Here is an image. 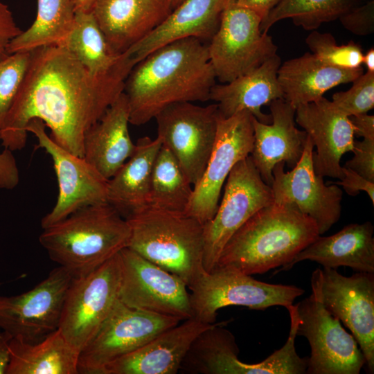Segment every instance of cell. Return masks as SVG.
Listing matches in <instances>:
<instances>
[{
	"label": "cell",
	"mask_w": 374,
	"mask_h": 374,
	"mask_svg": "<svg viewBox=\"0 0 374 374\" xmlns=\"http://www.w3.org/2000/svg\"><path fill=\"white\" fill-rule=\"evenodd\" d=\"M21 32L8 5L0 0V60L8 55L7 47L9 43Z\"/></svg>",
	"instance_id": "60d3db41"
},
{
	"label": "cell",
	"mask_w": 374,
	"mask_h": 374,
	"mask_svg": "<svg viewBox=\"0 0 374 374\" xmlns=\"http://www.w3.org/2000/svg\"><path fill=\"white\" fill-rule=\"evenodd\" d=\"M172 8H176L179 3H181L184 0H170Z\"/></svg>",
	"instance_id": "c3c4849f"
},
{
	"label": "cell",
	"mask_w": 374,
	"mask_h": 374,
	"mask_svg": "<svg viewBox=\"0 0 374 374\" xmlns=\"http://www.w3.org/2000/svg\"><path fill=\"white\" fill-rule=\"evenodd\" d=\"M72 278L58 266L31 290L15 296H0V330L29 343L57 330Z\"/></svg>",
	"instance_id": "ac0fdd59"
},
{
	"label": "cell",
	"mask_w": 374,
	"mask_h": 374,
	"mask_svg": "<svg viewBox=\"0 0 374 374\" xmlns=\"http://www.w3.org/2000/svg\"><path fill=\"white\" fill-rule=\"evenodd\" d=\"M226 321L214 323L191 344L179 371L187 374H303L307 359L295 348V337L289 335L284 346L267 358L247 364L238 358L234 335L225 328Z\"/></svg>",
	"instance_id": "52a82bcc"
},
{
	"label": "cell",
	"mask_w": 374,
	"mask_h": 374,
	"mask_svg": "<svg viewBox=\"0 0 374 374\" xmlns=\"http://www.w3.org/2000/svg\"><path fill=\"white\" fill-rule=\"evenodd\" d=\"M223 9L222 0H184L126 52L137 63L153 51L179 39L195 37L209 42L219 27Z\"/></svg>",
	"instance_id": "4316f807"
},
{
	"label": "cell",
	"mask_w": 374,
	"mask_h": 374,
	"mask_svg": "<svg viewBox=\"0 0 374 374\" xmlns=\"http://www.w3.org/2000/svg\"><path fill=\"white\" fill-rule=\"evenodd\" d=\"M339 19L350 32L359 36L374 32V0L355 6L341 15Z\"/></svg>",
	"instance_id": "74e56055"
},
{
	"label": "cell",
	"mask_w": 374,
	"mask_h": 374,
	"mask_svg": "<svg viewBox=\"0 0 374 374\" xmlns=\"http://www.w3.org/2000/svg\"><path fill=\"white\" fill-rule=\"evenodd\" d=\"M120 253L93 271L72 278L58 328L80 353L91 341L118 299Z\"/></svg>",
	"instance_id": "30bf717a"
},
{
	"label": "cell",
	"mask_w": 374,
	"mask_h": 374,
	"mask_svg": "<svg viewBox=\"0 0 374 374\" xmlns=\"http://www.w3.org/2000/svg\"><path fill=\"white\" fill-rule=\"evenodd\" d=\"M373 231V225L368 221L348 224L330 236L319 235L274 274L288 271L303 260L316 262L326 268L348 267L357 272L374 273Z\"/></svg>",
	"instance_id": "d4e9b609"
},
{
	"label": "cell",
	"mask_w": 374,
	"mask_h": 374,
	"mask_svg": "<svg viewBox=\"0 0 374 374\" xmlns=\"http://www.w3.org/2000/svg\"><path fill=\"white\" fill-rule=\"evenodd\" d=\"M359 2L360 1H364V2H366V1H371V0H358Z\"/></svg>",
	"instance_id": "681fc988"
},
{
	"label": "cell",
	"mask_w": 374,
	"mask_h": 374,
	"mask_svg": "<svg viewBox=\"0 0 374 374\" xmlns=\"http://www.w3.org/2000/svg\"><path fill=\"white\" fill-rule=\"evenodd\" d=\"M127 220L108 203L81 208L43 229L39 241L73 278L84 276L128 247Z\"/></svg>",
	"instance_id": "277c9868"
},
{
	"label": "cell",
	"mask_w": 374,
	"mask_h": 374,
	"mask_svg": "<svg viewBox=\"0 0 374 374\" xmlns=\"http://www.w3.org/2000/svg\"><path fill=\"white\" fill-rule=\"evenodd\" d=\"M57 45L67 49L94 74L108 71L123 55L110 48L92 11L76 10L70 33Z\"/></svg>",
	"instance_id": "1f68e13d"
},
{
	"label": "cell",
	"mask_w": 374,
	"mask_h": 374,
	"mask_svg": "<svg viewBox=\"0 0 374 374\" xmlns=\"http://www.w3.org/2000/svg\"><path fill=\"white\" fill-rule=\"evenodd\" d=\"M358 0H280L262 21L260 29L267 33L276 22L290 18L307 30H317L323 23L339 18Z\"/></svg>",
	"instance_id": "836d02e7"
},
{
	"label": "cell",
	"mask_w": 374,
	"mask_h": 374,
	"mask_svg": "<svg viewBox=\"0 0 374 374\" xmlns=\"http://www.w3.org/2000/svg\"><path fill=\"white\" fill-rule=\"evenodd\" d=\"M295 121L317 148L312 154L315 172L321 177H344L341 157L353 152L354 129L350 117L324 97L296 108Z\"/></svg>",
	"instance_id": "ffe728a7"
},
{
	"label": "cell",
	"mask_w": 374,
	"mask_h": 374,
	"mask_svg": "<svg viewBox=\"0 0 374 374\" xmlns=\"http://www.w3.org/2000/svg\"><path fill=\"white\" fill-rule=\"evenodd\" d=\"M193 191L179 162L161 145L152 168L148 205L170 211L185 213Z\"/></svg>",
	"instance_id": "d6a6232c"
},
{
	"label": "cell",
	"mask_w": 374,
	"mask_h": 374,
	"mask_svg": "<svg viewBox=\"0 0 374 374\" xmlns=\"http://www.w3.org/2000/svg\"><path fill=\"white\" fill-rule=\"evenodd\" d=\"M30 51L17 52L0 60V128L21 83Z\"/></svg>",
	"instance_id": "d590c367"
},
{
	"label": "cell",
	"mask_w": 374,
	"mask_h": 374,
	"mask_svg": "<svg viewBox=\"0 0 374 374\" xmlns=\"http://www.w3.org/2000/svg\"><path fill=\"white\" fill-rule=\"evenodd\" d=\"M269 107L270 124L253 116L254 141L250 157L264 182L271 186L275 165L284 162L292 169L303 154L308 134L296 127V109L284 98L272 101Z\"/></svg>",
	"instance_id": "44dd1931"
},
{
	"label": "cell",
	"mask_w": 374,
	"mask_h": 374,
	"mask_svg": "<svg viewBox=\"0 0 374 374\" xmlns=\"http://www.w3.org/2000/svg\"><path fill=\"white\" fill-rule=\"evenodd\" d=\"M26 131L35 136L38 147L51 157L58 184L57 201L51 211L42 219V229L81 208L107 203L108 180L83 157L57 144L46 132V125L42 120H31Z\"/></svg>",
	"instance_id": "e0dca14e"
},
{
	"label": "cell",
	"mask_w": 374,
	"mask_h": 374,
	"mask_svg": "<svg viewBox=\"0 0 374 374\" xmlns=\"http://www.w3.org/2000/svg\"><path fill=\"white\" fill-rule=\"evenodd\" d=\"M161 145L157 136L139 139L132 156L108 180L107 202L125 219L148 205L152 168Z\"/></svg>",
	"instance_id": "f1b7e54d"
},
{
	"label": "cell",
	"mask_w": 374,
	"mask_h": 374,
	"mask_svg": "<svg viewBox=\"0 0 374 374\" xmlns=\"http://www.w3.org/2000/svg\"><path fill=\"white\" fill-rule=\"evenodd\" d=\"M212 324L184 320L111 362L103 374H177L191 344Z\"/></svg>",
	"instance_id": "603a6c76"
},
{
	"label": "cell",
	"mask_w": 374,
	"mask_h": 374,
	"mask_svg": "<svg viewBox=\"0 0 374 374\" xmlns=\"http://www.w3.org/2000/svg\"><path fill=\"white\" fill-rule=\"evenodd\" d=\"M12 150L0 152V189H13L19 182V171Z\"/></svg>",
	"instance_id": "b9f144b4"
},
{
	"label": "cell",
	"mask_w": 374,
	"mask_h": 374,
	"mask_svg": "<svg viewBox=\"0 0 374 374\" xmlns=\"http://www.w3.org/2000/svg\"><path fill=\"white\" fill-rule=\"evenodd\" d=\"M312 294L350 330L374 371V273L356 272L350 276L336 269H315L311 277Z\"/></svg>",
	"instance_id": "8fae6325"
},
{
	"label": "cell",
	"mask_w": 374,
	"mask_h": 374,
	"mask_svg": "<svg viewBox=\"0 0 374 374\" xmlns=\"http://www.w3.org/2000/svg\"><path fill=\"white\" fill-rule=\"evenodd\" d=\"M26 73L0 128L4 148L23 149L26 126L35 118L47 126L49 136L72 154L83 157V139L123 92L136 64L125 52L108 71L94 74L64 47L54 44L30 51Z\"/></svg>",
	"instance_id": "6da1fadb"
},
{
	"label": "cell",
	"mask_w": 374,
	"mask_h": 374,
	"mask_svg": "<svg viewBox=\"0 0 374 374\" xmlns=\"http://www.w3.org/2000/svg\"><path fill=\"white\" fill-rule=\"evenodd\" d=\"M216 80L207 44L197 38L153 51L133 66L125 82L130 123L144 125L174 103L209 100Z\"/></svg>",
	"instance_id": "7a4b0ae2"
},
{
	"label": "cell",
	"mask_w": 374,
	"mask_h": 374,
	"mask_svg": "<svg viewBox=\"0 0 374 374\" xmlns=\"http://www.w3.org/2000/svg\"><path fill=\"white\" fill-rule=\"evenodd\" d=\"M128 248L180 278L189 289L206 271L204 229L185 213L145 206L126 217Z\"/></svg>",
	"instance_id": "5b68a950"
},
{
	"label": "cell",
	"mask_w": 374,
	"mask_h": 374,
	"mask_svg": "<svg viewBox=\"0 0 374 374\" xmlns=\"http://www.w3.org/2000/svg\"><path fill=\"white\" fill-rule=\"evenodd\" d=\"M172 10L170 0H97L91 11L110 48L122 55Z\"/></svg>",
	"instance_id": "7402d4cb"
},
{
	"label": "cell",
	"mask_w": 374,
	"mask_h": 374,
	"mask_svg": "<svg viewBox=\"0 0 374 374\" xmlns=\"http://www.w3.org/2000/svg\"><path fill=\"white\" fill-rule=\"evenodd\" d=\"M352 123L354 134L363 139H374V116L361 114L349 116Z\"/></svg>",
	"instance_id": "ee69618b"
},
{
	"label": "cell",
	"mask_w": 374,
	"mask_h": 374,
	"mask_svg": "<svg viewBox=\"0 0 374 374\" xmlns=\"http://www.w3.org/2000/svg\"><path fill=\"white\" fill-rule=\"evenodd\" d=\"M345 91L335 93L332 103L348 116L366 114L374 107V73L366 71Z\"/></svg>",
	"instance_id": "8d00e7d4"
},
{
	"label": "cell",
	"mask_w": 374,
	"mask_h": 374,
	"mask_svg": "<svg viewBox=\"0 0 374 374\" xmlns=\"http://www.w3.org/2000/svg\"><path fill=\"white\" fill-rule=\"evenodd\" d=\"M363 73L362 67L346 70L330 66L307 52L281 64L277 78L283 98L296 109L318 100L339 84L352 82Z\"/></svg>",
	"instance_id": "83f0119b"
},
{
	"label": "cell",
	"mask_w": 374,
	"mask_h": 374,
	"mask_svg": "<svg viewBox=\"0 0 374 374\" xmlns=\"http://www.w3.org/2000/svg\"><path fill=\"white\" fill-rule=\"evenodd\" d=\"M362 64H364L368 72L374 73V49L371 48L363 55Z\"/></svg>",
	"instance_id": "7dc6e473"
},
{
	"label": "cell",
	"mask_w": 374,
	"mask_h": 374,
	"mask_svg": "<svg viewBox=\"0 0 374 374\" xmlns=\"http://www.w3.org/2000/svg\"><path fill=\"white\" fill-rule=\"evenodd\" d=\"M129 123L128 100L123 92L84 134L83 158L107 180L135 150L129 133Z\"/></svg>",
	"instance_id": "cb8c5ba5"
},
{
	"label": "cell",
	"mask_w": 374,
	"mask_h": 374,
	"mask_svg": "<svg viewBox=\"0 0 374 374\" xmlns=\"http://www.w3.org/2000/svg\"><path fill=\"white\" fill-rule=\"evenodd\" d=\"M305 43L312 53L326 64L346 70L362 67V47L353 41L338 45L332 34L314 30L306 37Z\"/></svg>",
	"instance_id": "e575fe53"
},
{
	"label": "cell",
	"mask_w": 374,
	"mask_h": 374,
	"mask_svg": "<svg viewBox=\"0 0 374 374\" xmlns=\"http://www.w3.org/2000/svg\"><path fill=\"white\" fill-rule=\"evenodd\" d=\"M319 235L317 224L290 204L258 210L232 235L216 266L248 274H263L288 264Z\"/></svg>",
	"instance_id": "3957f363"
},
{
	"label": "cell",
	"mask_w": 374,
	"mask_h": 374,
	"mask_svg": "<svg viewBox=\"0 0 374 374\" xmlns=\"http://www.w3.org/2000/svg\"><path fill=\"white\" fill-rule=\"evenodd\" d=\"M296 336L310 346L306 374H359L364 356L352 334L314 294L294 305Z\"/></svg>",
	"instance_id": "4fadbf2b"
},
{
	"label": "cell",
	"mask_w": 374,
	"mask_h": 374,
	"mask_svg": "<svg viewBox=\"0 0 374 374\" xmlns=\"http://www.w3.org/2000/svg\"><path fill=\"white\" fill-rule=\"evenodd\" d=\"M12 336L4 330H0V374H6L10 361L9 344Z\"/></svg>",
	"instance_id": "f6af8a7d"
},
{
	"label": "cell",
	"mask_w": 374,
	"mask_h": 374,
	"mask_svg": "<svg viewBox=\"0 0 374 374\" xmlns=\"http://www.w3.org/2000/svg\"><path fill=\"white\" fill-rule=\"evenodd\" d=\"M353 152L354 156L344 166L374 182V139L355 140Z\"/></svg>",
	"instance_id": "f35d334b"
},
{
	"label": "cell",
	"mask_w": 374,
	"mask_h": 374,
	"mask_svg": "<svg viewBox=\"0 0 374 374\" xmlns=\"http://www.w3.org/2000/svg\"><path fill=\"white\" fill-rule=\"evenodd\" d=\"M75 13L71 0H37L35 21L11 40L7 53L30 51L44 46L60 44L73 27Z\"/></svg>",
	"instance_id": "4dcf8cb0"
},
{
	"label": "cell",
	"mask_w": 374,
	"mask_h": 374,
	"mask_svg": "<svg viewBox=\"0 0 374 374\" xmlns=\"http://www.w3.org/2000/svg\"><path fill=\"white\" fill-rule=\"evenodd\" d=\"M180 321L175 317L130 308L118 299L99 330L80 353L78 373L103 374L109 364Z\"/></svg>",
	"instance_id": "5bb4252c"
},
{
	"label": "cell",
	"mask_w": 374,
	"mask_h": 374,
	"mask_svg": "<svg viewBox=\"0 0 374 374\" xmlns=\"http://www.w3.org/2000/svg\"><path fill=\"white\" fill-rule=\"evenodd\" d=\"M6 374H78L80 352L57 328L29 343L12 338Z\"/></svg>",
	"instance_id": "f546056e"
},
{
	"label": "cell",
	"mask_w": 374,
	"mask_h": 374,
	"mask_svg": "<svg viewBox=\"0 0 374 374\" xmlns=\"http://www.w3.org/2000/svg\"><path fill=\"white\" fill-rule=\"evenodd\" d=\"M74 5L75 11L82 10L91 12L97 0H71Z\"/></svg>",
	"instance_id": "bcb514c9"
},
{
	"label": "cell",
	"mask_w": 374,
	"mask_h": 374,
	"mask_svg": "<svg viewBox=\"0 0 374 374\" xmlns=\"http://www.w3.org/2000/svg\"><path fill=\"white\" fill-rule=\"evenodd\" d=\"M224 186L214 216L203 225V265L208 272L216 267L238 229L258 210L274 203L271 188L261 178L250 155L234 166Z\"/></svg>",
	"instance_id": "ba28073f"
},
{
	"label": "cell",
	"mask_w": 374,
	"mask_h": 374,
	"mask_svg": "<svg viewBox=\"0 0 374 374\" xmlns=\"http://www.w3.org/2000/svg\"><path fill=\"white\" fill-rule=\"evenodd\" d=\"M118 300L125 305L179 319L193 318L186 284L128 247L120 252Z\"/></svg>",
	"instance_id": "2e32d148"
},
{
	"label": "cell",
	"mask_w": 374,
	"mask_h": 374,
	"mask_svg": "<svg viewBox=\"0 0 374 374\" xmlns=\"http://www.w3.org/2000/svg\"><path fill=\"white\" fill-rule=\"evenodd\" d=\"M280 1V0H222V3L224 9L228 7H240L249 9L260 15L264 19Z\"/></svg>",
	"instance_id": "7bdbcfd3"
},
{
	"label": "cell",
	"mask_w": 374,
	"mask_h": 374,
	"mask_svg": "<svg viewBox=\"0 0 374 374\" xmlns=\"http://www.w3.org/2000/svg\"><path fill=\"white\" fill-rule=\"evenodd\" d=\"M280 64V57L276 54L258 68L229 82L215 84L209 100L217 104L219 114L224 118L246 110L259 122L270 124L271 114H265L261 108L284 97L277 78Z\"/></svg>",
	"instance_id": "484cf974"
},
{
	"label": "cell",
	"mask_w": 374,
	"mask_h": 374,
	"mask_svg": "<svg viewBox=\"0 0 374 374\" xmlns=\"http://www.w3.org/2000/svg\"><path fill=\"white\" fill-rule=\"evenodd\" d=\"M216 103L206 106L181 102L168 105L156 116L157 137L179 162L194 186L201 179L217 134Z\"/></svg>",
	"instance_id": "7c38bea8"
},
{
	"label": "cell",
	"mask_w": 374,
	"mask_h": 374,
	"mask_svg": "<svg viewBox=\"0 0 374 374\" xmlns=\"http://www.w3.org/2000/svg\"><path fill=\"white\" fill-rule=\"evenodd\" d=\"M189 290L193 318L208 324L215 323L217 311L224 307L256 310L275 305L287 308L304 293L294 285L265 283L233 267L221 266L204 271Z\"/></svg>",
	"instance_id": "8992f818"
},
{
	"label": "cell",
	"mask_w": 374,
	"mask_h": 374,
	"mask_svg": "<svg viewBox=\"0 0 374 374\" xmlns=\"http://www.w3.org/2000/svg\"><path fill=\"white\" fill-rule=\"evenodd\" d=\"M344 177L334 184L342 186L346 193L351 196L360 191L366 192L373 205L374 204V182H371L349 168L342 166Z\"/></svg>",
	"instance_id": "ab89813d"
},
{
	"label": "cell",
	"mask_w": 374,
	"mask_h": 374,
	"mask_svg": "<svg viewBox=\"0 0 374 374\" xmlns=\"http://www.w3.org/2000/svg\"><path fill=\"white\" fill-rule=\"evenodd\" d=\"M314 147L308 135L303 154L290 171H284V162L276 164L271 188L274 204L296 206L314 221L321 235L339 220L343 191L337 184H326L323 177L315 172Z\"/></svg>",
	"instance_id": "d6986e66"
},
{
	"label": "cell",
	"mask_w": 374,
	"mask_h": 374,
	"mask_svg": "<svg viewBox=\"0 0 374 374\" xmlns=\"http://www.w3.org/2000/svg\"><path fill=\"white\" fill-rule=\"evenodd\" d=\"M263 17L243 8L228 7L207 44L216 79L227 83L260 66L276 55L272 37L260 29Z\"/></svg>",
	"instance_id": "9c48e42d"
},
{
	"label": "cell",
	"mask_w": 374,
	"mask_h": 374,
	"mask_svg": "<svg viewBox=\"0 0 374 374\" xmlns=\"http://www.w3.org/2000/svg\"><path fill=\"white\" fill-rule=\"evenodd\" d=\"M253 141V116L249 112L242 110L227 118L218 112L215 143L204 172L193 186L186 214L203 225L213 218L230 172L250 155Z\"/></svg>",
	"instance_id": "9a60e30c"
}]
</instances>
